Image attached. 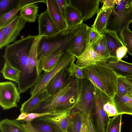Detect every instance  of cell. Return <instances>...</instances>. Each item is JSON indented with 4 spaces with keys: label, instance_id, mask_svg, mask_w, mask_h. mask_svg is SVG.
Listing matches in <instances>:
<instances>
[{
    "label": "cell",
    "instance_id": "obj_1",
    "mask_svg": "<svg viewBox=\"0 0 132 132\" xmlns=\"http://www.w3.org/2000/svg\"><path fill=\"white\" fill-rule=\"evenodd\" d=\"M80 84V79L71 77L65 86L55 95H51L48 100L42 103L32 113L61 114L70 111L78 100Z\"/></svg>",
    "mask_w": 132,
    "mask_h": 132
},
{
    "label": "cell",
    "instance_id": "obj_2",
    "mask_svg": "<svg viewBox=\"0 0 132 132\" xmlns=\"http://www.w3.org/2000/svg\"><path fill=\"white\" fill-rule=\"evenodd\" d=\"M84 78L90 80L99 89L113 98L117 91L118 76L110 68L100 63L81 68Z\"/></svg>",
    "mask_w": 132,
    "mask_h": 132
},
{
    "label": "cell",
    "instance_id": "obj_3",
    "mask_svg": "<svg viewBox=\"0 0 132 132\" xmlns=\"http://www.w3.org/2000/svg\"><path fill=\"white\" fill-rule=\"evenodd\" d=\"M87 26L82 23L63 31V52L70 53L77 58L84 52L88 44Z\"/></svg>",
    "mask_w": 132,
    "mask_h": 132
},
{
    "label": "cell",
    "instance_id": "obj_4",
    "mask_svg": "<svg viewBox=\"0 0 132 132\" xmlns=\"http://www.w3.org/2000/svg\"><path fill=\"white\" fill-rule=\"evenodd\" d=\"M111 8L106 30L115 31L122 40L121 31L132 22V0H113Z\"/></svg>",
    "mask_w": 132,
    "mask_h": 132
},
{
    "label": "cell",
    "instance_id": "obj_5",
    "mask_svg": "<svg viewBox=\"0 0 132 132\" xmlns=\"http://www.w3.org/2000/svg\"><path fill=\"white\" fill-rule=\"evenodd\" d=\"M78 98L70 112H79L85 116L91 117L95 104L94 86L89 80L86 78L80 79Z\"/></svg>",
    "mask_w": 132,
    "mask_h": 132
},
{
    "label": "cell",
    "instance_id": "obj_6",
    "mask_svg": "<svg viewBox=\"0 0 132 132\" xmlns=\"http://www.w3.org/2000/svg\"><path fill=\"white\" fill-rule=\"evenodd\" d=\"M76 57L68 52H63L56 65L52 69L47 72L40 74L36 83L31 88L30 93L32 96L39 92L46 90V88L52 79L60 70L68 69L74 63Z\"/></svg>",
    "mask_w": 132,
    "mask_h": 132
},
{
    "label": "cell",
    "instance_id": "obj_7",
    "mask_svg": "<svg viewBox=\"0 0 132 132\" xmlns=\"http://www.w3.org/2000/svg\"><path fill=\"white\" fill-rule=\"evenodd\" d=\"M94 86L95 104L93 114L90 117L93 120L97 132H107L110 119L104 110L103 105L110 97L97 87Z\"/></svg>",
    "mask_w": 132,
    "mask_h": 132
},
{
    "label": "cell",
    "instance_id": "obj_8",
    "mask_svg": "<svg viewBox=\"0 0 132 132\" xmlns=\"http://www.w3.org/2000/svg\"><path fill=\"white\" fill-rule=\"evenodd\" d=\"M20 93L15 84L11 81L0 83V105L4 110L18 108Z\"/></svg>",
    "mask_w": 132,
    "mask_h": 132
},
{
    "label": "cell",
    "instance_id": "obj_9",
    "mask_svg": "<svg viewBox=\"0 0 132 132\" xmlns=\"http://www.w3.org/2000/svg\"><path fill=\"white\" fill-rule=\"evenodd\" d=\"M64 37L63 31L52 36L43 37L38 46V61L44 57L54 54L60 50H62V44Z\"/></svg>",
    "mask_w": 132,
    "mask_h": 132
},
{
    "label": "cell",
    "instance_id": "obj_10",
    "mask_svg": "<svg viewBox=\"0 0 132 132\" xmlns=\"http://www.w3.org/2000/svg\"><path fill=\"white\" fill-rule=\"evenodd\" d=\"M26 22L20 15H18L4 27L3 37L0 43V49L15 41L20 35V32L24 27Z\"/></svg>",
    "mask_w": 132,
    "mask_h": 132
},
{
    "label": "cell",
    "instance_id": "obj_11",
    "mask_svg": "<svg viewBox=\"0 0 132 132\" xmlns=\"http://www.w3.org/2000/svg\"><path fill=\"white\" fill-rule=\"evenodd\" d=\"M68 4L76 9L84 21L93 17L99 10L100 0H67Z\"/></svg>",
    "mask_w": 132,
    "mask_h": 132
},
{
    "label": "cell",
    "instance_id": "obj_12",
    "mask_svg": "<svg viewBox=\"0 0 132 132\" xmlns=\"http://www.w3.org/2000/svg\"><path fill=\"white\" fill-rule=\"evenodd\" d=\"M38 16V32L37 37L52 36L61 31L46 10Z\"/></svg>",
    "mask_w": 132,
    "mask_h": 132
},
{
    "label": "cell",
    "instance_id": "obj_13",
    "mask_svg": "<svg viewBox=\"0 0 132 132\" xmlns=\"http://www.w3.org/2000/svg\"><path fill=\"white\" fill-rule=\"evenodd\" d=\"M77 58L76 64L81 69L92 64H103L108 59L97 53L88 44L84 52Z\"/></svg>",
    "mask_w": 132,
    "mask_h": 132
},
{
    "label": "cell",
    "instance_id": "obj_14",
    "mask_svg": "<svg viewBox=\"0 0 132 132\" xmlns=\"http://www.w3.org/2000/svg\"><path fill=\"white\" fill-rule=\"evenodd\" d=\"M71 78L67 69H62L50 80L46 90L50 95H54L69 83Z\"/></svg>",
    "mask_w": 132,
    "mask_h": 132
},
{
    "label": "cell",
    "instance_id": "obj_15",
    "mask_svg": "<svg viewBox=\"0 0 132 132\" xmlns=\"http://www.w3.org/2000/svg\"><path fill=\"white\" fill-rule=\"evenodd\" d=\"M103 64L111 68L118 76L132 78V63L110 57Z\"/></svg>",
    "mask_w": 132,
    "mask_h": 132
},
{
    "label": "cell",
    "instance_id": "obj_16",
    "mask_svg": "<svg viewBox=\"0 0 132 132\" xmlns=\"http://www.w3.org/2000/svg\"><path fill=\"white\" fill-rule=\"evenodd\" d=\"M50 96L46 90L39 92L31 96L21 105L20 109L21 113L33 112L42 103L48 100Z\"/></svg>",
    "mask_w": 132,
    "mask_h": 132
},
{
    "label": "cell",
    "instance_id": "obj_17",
    "mask_svg": "<svg viewBox=\"0 0 132 132\" xmlns=\"http://www.w3.org/2000/svg\"><path fill=\"white\" fill-rule=\"evenodd\" d=\"M70 111L52 114L40 117L50 121L55 132H67Z\"/></svg>",
    "mask_w": 132,
    "mask_h": 132
},
{
    "label": "cell",
    "instance_id": "obj_18",
    "mask_svg": "<svg viewBox=\"0 0 132 132\" xmlns=\"http://www.w3.org/2000/svg\"><path fill=\"white\" fill-rule=\"evenodd\" d=\"M46 10L60 31L67 28L64 17L59 9L56 0H46Z\"/></svg>",
    "mask_w": 132,
    "mask_h": 132
},
{
    "label": "cell",
    "instance_id": "obj_19",
    "mask_svg": "<svg viewBox=\"0 0 132 132\" xmlns=\"http://www.w3.org/2000/svg\"><path fill=\"white\" fill-rule=\"evenodd\" d=\"M42 37L37 36L35 39L32 45L28 58L29 73L37 81L39 76L36 72L38 64L37 49L39 43Z\"/></svg>",
    "mask_w": 132,
    "mask_h": 132
},
{
    "label": "cell",
    "instance_id": "obj_20",
    "mask_svg": "<svg viewBox=\"0 0 132 132\" xmlns=\"http://www.w3.org/2000/svg\"><path fill=\"white\" fill-rule=\"evenodd\" d=\"M117 114H127L132 115V98L116 93L112 98Z\"/></svg>",
    "mask_w": 132,
    "mask_h": 132
},
{
    "label": "cell",
    "instance_id": "obj_21",
    "mask_svg": "<svg viewBox=\"0 0 132 132\" xmlns=\"http://www.w3.org/2000/svg\"><path fill=\"white\" fill-rule=\"evenodd\" d=\"M63 53L60 50L40 60L36 71L37 75L39 76L43 71L47 72L53 69L58 63Z\"/></svg>",
    "mask_w": 132,
    "mask_h": 132
},
{
    "label": "cell",
    "instance_id": "obj_22",
    "mask_svg": "<svg viewBox=\"0 0 132 132\" xmlns=\"http://www.w3.org/2000/svg\"><path fill=\"white\" fill-rule=\"evenodd\" d=\"M63 15L67 28L81 24L83 21L79 11L67 2L64 6Z\"/></svg>",
    "mask_w": 132,
    "mask_h": 132
},
{
    "label": "cell",
    "instance_id": "obj_23",
    "mask_svg": "<svg viewBox=\"0 0 132 132\" xmlns=\"http://www.w3.org/2000/svg\"><path fill=\"white\" fill-rule=\"evenodd\" d=\"M106 37L108 48L111 57L116 59L118 50L124 46L122 41L117 32L113 30H106L102 34Z\"/></svg>",
    "mask_w": 132,
    "mask_h": 132
},
{
    "label": "cell",
    "instance_id": "obj_24",
    "mask_svg": "<svg viewBox=\"0 0 132 132\" xmlns=\"http://www.w3.org/2000/svg\"><path fill=\"white\" fill-rule=\"evenodd\" d=\"M112 12L111 8L106 7L99 9L92 28L94 29L101 34L106 30L108 18Z\"/></svg>",
    "mask_w": 132,
    "mask_h": 132
},
{
    "label": "cell",
    "instance_id": "obj_25",
    "mask_svg": "<svg viewBox=\"0 0 132 132\" xmlns=\"http://www.w3.org/2000/svg\"><path fill=\"white\" fill-rule=\"evenodd\" d=\"M85 117L80 112H70L67 132H80Z\"/></svg>",
    "mask_w": 132,
    "mask_h": 132
},
{
    "label": "cell",
    "instance_id": "obj_26",
    "mask_svg": "<svg viewBox=\"0 0 132 132\" xmlns=\"http://www.w3.org/2000/svg\"><path fill=\"white\" fill-rule=\"evenodd\" d=\"M15 120L6 118L0 122L1 132H27L22 123Z\"/></svg>",
    "mask_w": 132,
    "mask_h": 132
},
{
    "label": "cell",
    "instance_id": "obj_27",
    "mask_svg": "<svg viewBox=\"0 0 132 132\" xmlns=\"http://www.w3.org/2000/svg\"><path fill=\"white\" fill-rule=\"evenodd\" d=\"M1 73L5 79L19 84L21 72L12 66L7 61L5 60L4 66Z\"/></svg>",
    "mask_w": 132,
    "mask_h": 132
},
{
    "label": "cell",
    "instance_id": "obj_28",
    "mask_svg": "<svg viewBox=\"0 0 132 132\" xmlns=\"http://www.w3.org/2000/svg\"><path fill=\"white\" fill-rule=\"evenodd\" d=\"M38 6L32 4L26 6L20 11V16L26 22L34 23L38 15Z\"/></svg>",
    "mask_w": 132,
    "mask_h": 132
},
{
    "label": "cell",
    "instance_id": "obj_29",
    "mask_svg": "<svg viewBox=\"0 0 132 132\" xmlns=\"http://www.w3.org/2000/svg\"><path fill=\"white\" fill-rule=\"evenodd\" d=\"M90 46L94 51L100 55L107 58L111 57L108 48L106 37L104 35L102 34L97 41Z\"/></svg>",
    "mask_w": 132,
    "mask_h": 132
},
{
    "label": "cell",
    "instance_id": "obj_30",
    "mask_svg": "<svg viewBox=\"0 0 132 132\" xmlns=\"http://www.w3.org/2000/svg\"><path fill=\"white\" fill-rule=\"evenodd\" d=\"M30 122L38 132H55L49 120L39 117Z\"/></svg>",
    "mask_w": 132,
    "mask_h": 132
},
{
    "label": "cell",
    "instance_id": "obj_31",
    "mask_svg": "<svg viewBox=\"0 0 132 132\" xmlns=\"http://www.w3.org/2000/svg\"><path fill=\"white\" fill-rule=\"evenodd\" d=\"M21 10L19 6H16L0 16V28L4 27L12 21L18 15Z\"/></svg>",
    "mask_w": 132,
    "mask_h": 132
},
{
    "label": "cell",
    "instance_id": "obj_32",
    "mask_svg": "<svg viewBox=\"0 0 132 132\" xmlns=\"http://www.w3.org/2000/svg\"><path fill=\"white\" fill-rule=\"evenodd\" d=\"M120 35L123 44L127 49V53L132 56V31L129 26L124 28Z\"/></svg>",
    "mask_w": 132,
    "mask_h": 132
},
{
    "label": "cell",
    "instance_id": "obj_33",
    "mask_svg": "<svg viewBox=\"0 0 132 132\" xmlns=\"http://www.w3.org/2000/svg\"><path fill=\"white\" fill-rule=\"evenodd\" d=\"M122 114H117L110 120L107 132H121Z\"/></svg>",
    "mask_w": 132,
    "mask_h": 132
},
{
    "label": "cell",
    "instance_id": "obj_34",
    "mask_svg": "<svg viewBox=\"0 0 132 132\" xmlns=\"http://www.w3.org/2000/svg\"><path fill=\"white\" fill-rule=\"evenodd\" d=\"M19 0H1L0 1V16L15 7L19 6Z\"/></svg>",
    "mask_w": 132,
    "mask_h": 132
},
{
    "label": "cell",
    "instance_id": "obj_35",
    "mask_svg": "<svg viewBox=\"0 0 132 132\" xmlns=\"http://www.w3.org/2000/svg\"><path fill=\"white\" fill-rule=\"evenodd\" d=\"M103 108L109 117H114L117 114V111L112 98L109 97L104 103Z\"/></svg>",
    "mask_w": 132,
    "mask_h": 132
},
{
    "label": "cell",
    "instance_id": "obj_36",
    "mask_svg": "<svg viewBox=\"0 0 132 132\" xmlns=\"http://www.w3.org/2000/svg\"><path fill=\"white\" fill-rule=\"evenodd\" d=\"M117 88L116 93H120L131 98L132 95L129 91L128 85L120 76H118Z\"/></svg>",
    "mask_w": 132,
    "mask_h": 132
},
{
    "label": "cell",
    "instance_id": "obj_37",
    "mask_svg": "<svg viewBox=\"0 0 132 132\" xmlns=\"http://www.w3.org/2000/svg\"><path fill=\"white\" fill-rule=\"evenodd\" d=\"M87 28L88 44L91 45L97 41L102 34L99 33L94 29L88 26Z\"/></svg>",
    "mask_w": 132,
    "mask_h": 132
},
{
    "label": "cell",
    "instance_id": "obj_38",
    "mask_svg": "<svg viewBox=\"0 0 132 132\" xmlns=\"http://www.w3.org/2000/svg\"><path fill=\"white\" fill-rule=\"evenodd\" d=\"M70 76L80 79H83L81 69L74 63L71 65L67 69Z\"/></svg>",
    "mask_w": 132,
    "mask_h": 132
},
{
    "label": "cell",
    "instance_id": "obj_39",
    "mask_svg": "<svg viewBox=\"0 0 132 132\" xmlns=\"http://www.w3.org/2000/svg\"><path fill=\"white\" fill-rule=\"evenodd\" d=\"M38 3L46 4V0H19L18 4L21 10L27 6Z\"/></svg>",
    "mask_w": 132,
    "mask_h": 132
},
{
    "label": "cell",
    "instance_id": "obj_40",
    "mask_svg": "<svg viewBox=\"0 0 132 132\" xmlns=\"http://www.w3.org/2000/svg\"><path fill=\"white\" fill-rule=\"evenodd\" d=\"M51 114L52 113L50 112L43 113H28L27 117L23 120L27 122H31L35 119Z\"/></svg>",
    "mask_w": 132,
    "mask_h": 132
},
{
    "label": "cell",
    "instance_id": "obj_41",
    "mask_svg": "<svg viewBox=\"0 0 132 132\" xmlns=\"http://www.w3.org/2000/svg\"><path fill=\"white\" fill-rule=\"evenodd\" d=\"M84 122L86 125L88 132H97L93 120L90 117L85 116Z\"/></svg>",
    "mask_w": 132,
    "mask_h": 132
},
{
    "label": "cell",
    "instance_id": "obj_42",
    "mask_svg": "<svg viewBox=\"0 0 132 132\" xmlns=\"http://www.w3.org/2000/svg\"><path fill=\"white\" fill-rule=\"evenodd\" d=\"M127 49L124 46L119 48L117 51L116 54V59L119 60L123 58L128 57L127 55Z\"/></svg>",
    "mask_w": 132,
    "mask_h": 132
},
{
    "label": "cell",
    "instance_id": "obj_43",
    "mask_svg": "<svg viewBox=\"0 0 132 132\" xmlns=\"http://www.w3.org/2000/svg\"><path fill=\"white\" fill-rule=\"evenodd\" d=\"M22 125L27 132H38L30 122H26V123H22Z\"/></svg>",
    "mask_w": 132,
    "mask_h": 132
},
{
    "label": "cell",
    "instance_id": "obj_44",
    "mask_svg": "<svg viewBox=\"0 0 132 132\" xmlns=\"http://www.w3.org/2000/svg\"><path fill=\"white\" fill-rule=\"evenodd\" d=\"M56 1L58 8L63 16V10L64 6L67 2V0H56Z\"/></svg>",
    "mask_w": 132,
    "mask_h": 132
},
{
    "label": "cell",
    "instance_id": "obj_45",
    "mask_svg": "<svg viewBox=\"0 0 132 132\" xmlns=\"http://www.w3.org/2000/svg\"><path fill=\"white\" fill-rule=\"evenodd\" d=\"M120 77L128 85L129 91V93L132 95V78Z\"/></svg>",
    "mask_w": 132,
    "mask_h": 132
},
{
    "label": "cell",
    "instance_id": "obj_46",
    "mask_svg": "<svg viewBox=\"0 0 132 132\" xmlns=\"http://www.w3.org/2000/svg\"><path fill=\"white\" fill-rule=\"evenodd\" d=\"M100 2L102 3H103V6L101 8L103 9L106 7L111 8L113 3V0H100Z\"/></svg>",
    "mask_w": 132,
    "mask_h": 132
},
{
    "label": "cell",
    "instance_id": "obj_47",
    "mask_svg": "<svg viewBox=\"0 0 132 132\" xmlns=\"http://www.w3.org/2000/svg\"><path fill=\"white\" fill-rule=\"evenodd\" d=\"M28 113L23 112L21 113V114L15 120L17 121L20 120H23L28 115Z\"/></svg>",
    "mask_w": 132,
    "mask_h": 132
},
{
    "label": "cell",
    "instance_id": "obj_48",
    "mask_svg": "<svg viewBox=\"0 0 132 132\" xmlns=\"http://www.w3.org/2000/svg\"><path fill=\"white\" fill-rule=\"evenodd\" d=\"M80 132H88L86 125L85 122L82 126Z\"/></svg>",
    "mask_w": 132,
    "mask_h": 132
},
{
    "label": "cell",
    "instance_id": "obj_49",
    "mask_svg": "<svg viewBox=\"0 0 132 132\" xmlns=\"http://www.w3.org/2000/svg\"><path fill=\"white\" fill-rule=\"evenodd\" d=\"M4 29V27L0 28V43L2 42L3 38Z\"/></svg>",
    "mask_w": 132,
    "mask_h": 132
},
{
    "label": "cell",
    "instance_id": "obj_50",
    "mask_svg": "<svg viewBox=\"0 0 132 132\" xmlns=\"http://www.w3.org/2000/svg\"><path fill=\"white\" fill-rule=\"evenodd\" d=\"M131 98H132V97H131Z\"/></svg>",
    "mask_w": 132,
    "mask_h": 132
}]
</instances>
